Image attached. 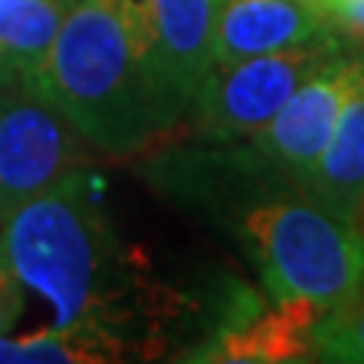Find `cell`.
Here are the masks:
<instances>
[{
  "instance_id": "obj_1",
  "label": "cell",
  "mask_w": 364,
  "mask_h": 364,
  "mask_svg": "<svg viewBox=\"0 0 364 364\" xmlns=\"http://www.w3.org/2000/svg\"><path fill=\"white\" fill-rule=\"evenodd\" d=\"M0 258L21 286L52 304L58 331L116 334L128 318L131 273L85 164L4 215Z\"/></svg>"
},
{
  "instance_id": "obj_2",
  "label": "cell",
  "mask_w": 364,
  "mask_h": 364,
  "mask_svg": "<svg viewBox=\"0 0 364 364\" xmlns=\"http://www.w3.org/2000/svg\"><path fill=\"white\" fill-rule=\"evenodd\" d=\"M28 82L109 155H136L176 131L146 67L131 0H73Z\"/></svg>"
},
{
  "instance_id": "obj_3",
  "label": "cell",
  "mask_w": 364,
  "mask_h": 364,
  "mask_svg": "<svg viewBox=\"0 0 364 364\" xmlns=\"http://www.w3.org/2000/svg\"><path fill=\"white\" fill-rule=\"evenodd\" d=\"M231 228L273 301L328 313L364 282V231L304 195H258L231 213Z\"/></svg>"
},
{
  "instance_id": "obj_4",
  "label": "cell",
  "mask_w": 364,
  "mask_h": 364,
  "mask_svg": "<svg viewBox=\"0 0 364 364\" xmlns=\"http://www.w3.org/2000/svg\"><path fill=\"white\" fill-rule=\"evenodd\" d=\"M337 49V40H331L213 67L191 104V131L219 143L252 136L277 116L291 91Z\"/></svg>"
},
{
  "instance_id": "obj_5",
  "label": "cell",
  "mask_w": 364,
  "mask_h": 364,
  "mask_svg": "<svg viewBox=\"0 0 364 364\" xmlns=\"http://www.w3.org/2000/svg\"><path fill=\"white\" fill-rule=\"evenodd\" d=\"M222 6L225 0H131L146 67L176 128L215 67L213 40Z\"/></svg>"
},
{
  "instance_id": "obj_6",
  "label": "cell",
  "mask_w": 364,
  "mask_h": 364,
  "mask_svg": "<svg viewBox=\"0 0 364 364\" xmlns=\"http://www.w3.org/2000/svg\"><path fill=\"white\" fill-rule=\"evenodd\" d=\"M85 136L31 82L0 112V219L85 164Z\"/></svg>"
},
{
  "instance_id": "obj_7",
  "label": "cell",
  "mask_w": 364,
  "mask_h": 364,
  "mask_svg": "<svg viewBox=\"0 0 364 364\" xmlns=\"http://www.w3.org/2000/svg\"><path fill=\"white\" fill-rule=\"evenodd\" d=\"M355 64L358 52H331L291 91V97L279 107L277 116L252 134V149L282 179L298 186L325 152L349 88L355 82Z\"/></svg>"
},
{
  "instance_id": "obj_8",
  "label": "cell",
  "mask_w": 364,
  "mask_h": 364,
  "mask_svg": "<svg viewBox=\"0 0 364 364\" xmlns=\"http://www.w3.org/2000/svg\"><path fill=\"white\" fill-rule=\"evenodd\" d=\"M337 33L310 0H225L213 40L215 67L255 55L331 43Z\"/></svg>"
},
{
  "instance_id": "obj_9",
  "label": "cell",
  "mask_w": 364,
  "mask_h": 364,
  "mask_svg": "<svg viewBox=\"0 0 364 364\" xmlns=\"http://www.w3.org/2000/svg\"><path fill=\"white\" fill-rule=\"evenodd\" d=\"M325 310L304 298L273 301L255 318L200 340L182 361H219V364H282L306 361L313 352V328Z\"/></svg>"
},
{
  "instance_id": "obj_10",
  "label": "cell",
  "mask_w": 364,
  "mask_h": 364,
  "mask_svg": "<svg viewBox=\"0 0 364 364\" xmlns=\"http://www.w3.org/2000/svg\"><path fill=\"white\" fill-rule=\"evenodd\" d=\"M298 191L316 207L364 231V52H358L355 82L337 116L334 134Z\"/></svg>"
},
{
  "instance_id": "obj_11",
  "label": "cell",
  "mask_w": 364,
  "mask_h": 364,
  "mask_svg": "<svg viewBox=\"0 0 364 364\" xmlns=\"http://www.w3.org/2000/svg\"><path fill=\"white\" fill-rule=\"evenodd\" d=\"M73 0H0V61L28 79L52 52Z\"/></svg>"
},
{
  "instance_id": "obj_12",
  "label": "cell",
  "mask_w": 364,
  "mask_h": 364,
  "mask_svg": "<svg viewBox=\"0 0 364 364\" xmlns=\"http://www.w3.org/2000/svg\"><path fill=\"white\" fill-rule=\"evenodd\" d=\"M313 352L322 361L364 364V282L313 328Z\"/></svg>"
},
{
  "instance_id": "obj_13",
  "label": "cell",
  "mask_w": 364,
  "mask_h": 364,
  "mask_svg": "<svg viewBox=\"0 0 364 364\" xmlns=\"http://www.w3.org/2000/svg\"><path fill=\"white\" fill-rule=\"evenodd\" d=\"M18 313H21V282L0 261V334L16 325Z\"/></svg>"
},
{
  "instance_id": "obj_14",
  "label": "cell",
  "mask_w": 364,
  "mask_h": 364,
  "mask_svg": "<svg viewBox=\"0 0 364 364\" xmlns=\"http://www.w3.org/2000/svg\"><path fill=\"white\" fill-rule=\"evenodd\" d=\"M25 85H28V76H25V73H18L13 64L0 61V112H4V107H6L9 100H13Z\"/></svg>"
},
{
  "instance_id": "obj_15",
  "label": "cell",
  "mask_w": 364,
  "mask_h": 364,
  "mask_svg": "<svg viewBox=\"0 0 364 364\" xmlns=\"http://www.w3.org/2000/svg\"><path fill=\"white\" fill-rule=\"evenodd\" d=\"M0 225H4V219H0ZM0 261H4V258H0Z\"/></svg>"
}]
</instances>
